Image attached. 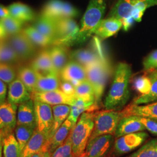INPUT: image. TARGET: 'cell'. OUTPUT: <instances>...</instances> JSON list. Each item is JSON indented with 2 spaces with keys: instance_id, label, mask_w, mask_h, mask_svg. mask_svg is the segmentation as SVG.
Instances as JSON below:
<instances>
[{
  "instance_id": "obj_2",
  "label": "cell",
  "mask_w": 157,
  "mask_h": 157,
  "mask_svg": "<svg viewBox=\"0 0 157 157\" xmlns=\"http://www.w3.org/2000/svg\"><path fill=\"white\" fill-rule=\"evenodd\" d=\"M106 10L105 0H90L81 21L78 33L72 42L82 43L93 34L95 29L103 19Z\"/></svg>"
},
{
  "instance_id": "obj_30",
  "label": "cell",
  "mask_w": 157,
  "mask_h": 157,
  "mask_svg": "<svg viewBox=\"0 0 157 157\" xmlns=\"http://www.w3.org/2000/svg\"><path fill=\"white\" fill-rule=\"evenodd\" d=\"M71 106L66 104L52 105V113L54 117V124L51 133L50 139L55 134L56 130L67 119L71 112Z\"/></svg>"
},
{
  "instance_id": "obj_25",
  "label": "cell",
  "mask_w": 157,
  "mask_h": 157,
  "mask_svg": "<svg viewBox=\"0 0 157 157\" xmlns=\"http://www.w3.org/2000/svg\"><path fill=\"white\" fill-rule=\"evenodd\" d=\"M10 15L23 23L34 21L35 13L33 10L26 4L21 2H15L8 6Z\"/></svg>"
},
{
  "instance_id": "obj_15",
  "label": "cell",
  "mask_w": 157,
  "mask_h": 157,
  "mask_svg": "<svg viewBox=\"0 0 157 157\" xmlns=\"http://www.w3.org/2000/svg\"><path fill=\"white\" fill-rule=\"evenodd\" d=\"M32 99V93L22 82L17 78L8 84L6 101L19 105L21 104Z\"/></svg>"
},
{
  "instance_id": "obj_32",
  "label": "cell",
  "mask_w": 157,
  "mask_h": 157,
  "mask_svg": "<svg viewBox=\"0 0 157 157\" xmlns=\"http://www.w3.org/2000/svg\"><path fill=\"white\" fill-rule=\"evenodd\" d=\"M65 2L62 0H49L45 4L41 15L56 20L62 18Z\"/></svg>"
},
{
  "instance_id": "obj_1",
  "label": "cell",
  "mask_w": 157,
  "mask_h": 157,
  "mask_svg": "<svg viewBox=\"0 0 157 157\" xmlns=\"http://www.w3.org/2000/svg\"><path fill=\"white\" fill-rule=\"evenodd\" d=\"M132 76V69L129 64L119 63L116 68L111 87L104 101L106 110L117 111L124 107L130 96L129 81Z\"/></svg>"
},
{
  "instance_id": "obj_44",
  "label": "cell",
  "mask_w": 157,
  "mask_h": 157,
  "mask_svg": "<svg viewBox=\"0 0 157 157\" xmlns=\"http://www.w3.org/2000/svg\"><path fill=\"white\" fill-rule=\"evenodd\" d=\"M138 117V119L143 125L144 126L146 130H148L154 136H157V121L151 118Z\"/></svg>"
},
{
  "instance_id": "obj_40",
  "label": "cell",
  "mask_w": 157,
  "mask_h": 157,
  "mask_svg": "<svg viewBox=\"0 0 157 157\" xmlns=\"http://www.w3.org/2000/svg\"><path fill=\"white\" fill-rule=\"evenodd\" d=\"M0 22L3 25L8 36L17 33L22 31L23 23L11 15L0 19Z\"/></svg>"
},
{
  "instance_id": "obj_18",
  "label": "cell",
  "mask_w": 157,
  "mask_h": 157,
  "mask_svg": "<svg viewBox=\"0 0 157 157\" xmlns=\"http://www.w3.org/2000/svg\"><path fill=\"white\" fill-rule=\"evenodd\" d=\"M17 125H25L36 129L34 105L32 98L18 105Z\"/></svg>"
},
{
  "instance_id": "obj_10",
  "label": "cell",
  "mask_w": 157,
  "mask_h": 157,
  "mask_svg": "<svg viewBox=\"0 0 157 157\" xmlns=\"http://www.w3.org/2000/svg\"><path fill=\"white\" fill-rule=\"evenodd\" d=\"M56 37L55 43H67L73 41L78 33L79 27L72 18L56 20Z\"/></svg>"
},
{
  "instance_id": "obj_26",
  "label": "cell",
  "mask_w": 157,
  "mask_h": 157,
  "mask_svg": "<svg viewBox=\"0 0 157 157\" xmlns=\"http://www.w3.org/2000/svg\"><path fill=\"white\" fill-rule=\"evenodd\" d=\"M98 108V105L94 102H86L76 98L74 104L71 106V112L67 118L74 126L77 123L79 117L85 112H90Z\"/></svg>"
},
{
  "instance_id": "obj_5",
  "label": "cell",
  "mask_w": 157,
  "mask_h": 157,
  "mask_svg": "<svg viewBox=\"0 0 157 157\" xmlns=\"http://www.w3.org/2000/svg\"><path fill=\"white\" fill-rule=\"evenodd\" d=\"M124 117L123 111L114 110H105L94 114V129L89 142L100 136L115 134L118 124Z\"/></svg>"
},
{
  "instance_id": "obj_14",
  "label": "cell",
  "mask_w": 157,
  "mask_h": 157,
  "mask_svg": "<svg viewBox=\"0 0 157 157\" xmlns=\"http://www.w3.org/2000/svg\"><path fill=\"white\" fill-rule=\"evenodd\" d=\"M62 80L70 82L75 87L87 80L86 69L75 61L70 60L59 74Z\"/></svg>"
},
{
  "instance_id": "obj_49",
  "label": "cell",
  "mask_w": 157,
  "mask_h": 157,
  "mask_svg": "<svg viewBox=\"0 0 157 157\" xmlns=\"http://www.w3.org/2000/svg\"><path fill=\"white\" fill-rule=\"evenodd\" d=\"M30 157H51V154L48 151L42 150L34 154Z\"/></svg>"
},
{
  "instance_id": "obj_6",
  "label": "cell",
  "mask_w": 157,
  "mask_h": 157,
  "mask_svg": "<svg viewBox=\"0 0 157 157\" xmlns=\"http://www.w3.org/2000/svg\"><path fill=\"white\" fill-rule=\"evenodd\" d=\"M5 40L12 48L21 61H28L34 56L36 46L23 30L17 33L8 36Z\"/></svg>"
},
{
  "instance_id": "obj_21",
  "label": "cell",
  "mask_w": 157,
  "mask_h": 157,
  "mask_svg": "<svg viewBox=\"0 0 157 157\" xmlns=\"http://www.w3.org/2000/svg\"><path fill=\"white\" fill-rule=\"evenodd\" d=\"M30 67L37 73L40 75H46L54 72L56 73L51 58L49 50L41 51L34 58Z\"/></svg>"
},
{
  "instance_id": "obj_12",
  "label": "cell",
  "mask_w": 157,
  "mask_h": 157,
  "mask_svg": "<svg viewBox=\"0 0 157 157\" xmlns=\"http://www.w3.org/2000/svg\"><path fill=\"white\" fill-rule=\"evenodd\" d=\"M114 142L112 135H105L95 137L89 141L86 147L87 157H106Z\"/></svg>"
},
{
  "instance_id": "obj_7",
  "label": "cell",
  "mask_w": 157,
  "mask_h": 157,
  "mask_svg": "<svg viewBox=\"0 0 157 157\" xmlns=\"http://www.w3.org/2000/svg\"><path fill=\"white\" fill-rule=\"evenodd\" d=\"M33 101L36 129L45 135L50 141L54 124L52 106L41 101Z\"/></svg>"
},
{
  "instance_id": "obj_46",
  "label": "cell",
  "mask_w": 157,
  "mask_h": 157,
  "mask_svg": "<svg viewBox=\"0 0 157 157\" xmlns=\"http://www.w3.org/2000/svg\"><path fill=\"white\" fill-rule=\"evenodd\" d=\"M59 89L67 95H75V87L67 81L62 80L61 82Z\"/></svg>"
},
{
  "instance_id": "obj_45",
  "label": "cell",
  "mask_w": 157,
  "mask_h": 157,
  "mask_svg": "<svg viewBox=\"0 0 157 157\" xmlns=\"http://www.w3.org/2000/svg\"><path fill=\"white\" fill-rule=\"evenodd\" d=\"M144 71H150L157 68V50L154 51L147 56L143 62Z\"/></svg>"
},
{
  "instance_id": "obj_39",
  "label": "cell",
  "mask_w": 157,
  "mask_h": 157,
  "mask_svg": "<svg viewBox=\"0 0 157 157\" xmlns=\"http://www.w3.org/2000/svg\"><path fill=\"white\" fill-rule=\"evenodd\" d=\"M151 79V88L150 91L145 94H141L133 100V105H144L157 101V78Z\"/></svg>"
},
{
  "instance_id": "obj_22",
  "label": "cell",
  "mask_w": 157,
  "mask_h": 157,
  "mask_svg": "<svg viewBox=\"0 0 157 157\" xmlns=\"http://www.w3.org/2000/svg\"><path fill=\"white\" fill-rule=\"evenodd\" d=\"M69 58L71 60L78 62L84 67L100 62L104 59L99 53L88 49L73 51L71 53Z\"/></svg>"
},
{
  "instance_id": "obj_43",
  "label": "cell",
  "mask_w": 157,
  "mask_h": 157,
  "mask_svg": "<svg viewBox=\"0 0 157 157\" xmlns=\"http://www.w3.org/2000/svg\"><path fill=\"white\" fill-rule=\"evenodd\" d=\"M151 79L150 77L141 76L135 79L134 87L135 89L141 94L148 93L151 88Z\"/></svg>"
},
{
  "instance_id": "obj_34",
  "label": "cell",
  "mask_w": 157,
  "mask_h": 157,
  "mask_svg": "<svg viewBox=\"0 0 157 157\" xmlns=\"http://www.w3.org/2000/svg\"><path fill=\"white\" fill-rule=\"evenodd\" d=\"M21 61L11 47L3 40L0 43V62L13 65Z\"/></svg>"
},
{
  "instance_id": "obj_23",
  "label": "cell",
  "mask_w": 157,
  "mask_h": 157,
  "mask_svg": "<svg viewBox=\"0 0 157 157\" xmlns=\"http://www.w3.org/2000/svg\"><path fill=\"white\" fill-rule=\"evenodd\" d=\"M123 112L124 117L129 115L151 118L157 121V101L144 105H130Z\"/></svg>"
},
{
  "instance_id": "obj_33",
  "label": "cell",
  "mask_w": 157,
  "mask_h": 157,
  "mask_svg": "<svg viewBox=\"0 0 157 157\" xmlns=\"http://www.w3.org/2000/svg\"><path fill=\"white\" fill-rule=\"evenodd\" d=\"M23 32L36 46L45 47L54 43V41L53 40L40 33L33 26L26 28L23 30Z\"/></svg>"
},
{
  "instance_id": "obj_4",
  "label": "cell",
  "mask_w": 157,
  "mask_h": 157,
  "mask_svg": "<svg viewBox=\"0 0 157 157\" xmlns=\"http://www.w3.org/2000/svg\"><path fill=\"white\" fill-rule=\"evenodd\" d=\"M109 63L105 58L100 62L84 67L87 80L90 82L94 91L97 105L100 103L104 92L109 74Z\"/></svg>"
},
{
  "instance_id": "obj_55",
  "label": "cell",
  "mask_w": 157,
  "mask_h": 157,
  "mask_svg": "<svg viewBox=\"0 0 157 157\" xmlns=\"http://www.w3.org/2000/svg\"><path fill=\"white\" fill-rule=\"evenodd\" d=\"M155 72H157V68L155 69Z\"/></svg>"
},
{
  "instance_id": "obj_19",
  "label": "cell",
  "mask_w": 157,
  "mask_h": 157,
  "mask_svg": "<svg viewBox=\"0 0 157 157\" xmlns=\"http://www.w3.org/2000/svg\"><path fill=\"white\" fill-rule=\"evenodd\" d=\"M122 28H123V23L120 20L108 17L101 21L93 34L101 39L105 40L117 33Z\"/></svg>"
},
{
  "instance_id": "obj_47",
  "label": "cell",
  "mask_w": 157,
  "mask_h": 157,
  "mask_svg": "<svg viewBox=\"0 0 157 157\" xmlns=\"http://www.w3.org/2000/svg\"><path fill=\"white\" fill-rule=\"evenodd\" d=\"M8 84L0 79V104L6 101L8 93Z\"/></svg>"
},
{
  "instance_id": "obj_41",
  "label": "cell",
  "mask_w": 157,
  "mask_h": 157,
  "mask_svg": "<svg viewBox=\"0 0 157 157\" xmlns=\"http://www.w3.org/2000/svg\"><path fill=\"white\" fill-rule=\"evenodd\" d=\"M17 77V71L12 65L0 62V79L1 80L8 85Z\"/></svg>"
},
{
  "instance_id": "obj_16",
  "label": "cell",
  "mask_w": 157,
  "mask_h": 157,
  "mask_svg": "<svg viewBox=\"0 0 157 157\" xmlns=\"http://www.w3.org/2000/svg\"><path fill=\"white\" fill-rule=\"evenodd\" d=\"M49 140L45 135L36 129L33 135L21 152V157H30L42 151H48Z\"/></svg>"
},
{
  "instance_id": "obj_38",
  "label": "cell",
  "mask_w": 157,
  "mask_h": 157,
  "mask_svg": "<svg viewBox=\"0 0 157 157\" xmlns=\"http://www.w3.org/2000/svg\"><path fill=\"white\" fill-rule=\"evenodd\" d=\"M126 157H157V139H154Z\"/></svg>"
},
{
  "instance_id": "obj_3",
  "label": "cell",
  "mask_w": 157,
  "mask_h": 157,
  "mask_svg": "<svg viewBox=\"0 0 157 157\" xmlns=\"http://www.w3.org/2000/svg\"><path fill=\"white\" fill-rule=\"evenodd\" d=\"M94 115L89 112H83L69 135L74 157H80L86 149L94 129Z\"/></svg>"
},
{
  "instance_id": "obj_36",
  "label": "cell",
  "mask_w": 157,
  "mask_h": 157,
  "mask_svg": "<svg viewBox=\"0 0 157 157\" xmlns=\"http://www.w3.org/2000/svg\"><path fill=\"white\" fill-rule=\"evenodd\" d=\"M75 96L76 98L86 102H95L94 91L92 86L87 80L82 82L75 87Z\"/></svg>"
},
{
  "instance_id": "obj_31",
  "label": "cell",
  "mask_w": 157,
  "mask_h": 157,
  "mask_svg": "<svg viewBox=\"0 0 157 157\" xmlns=\"http://www.w3.org/2000/svg\"><path fill=\"white\" fill-rule=\"evenodd\" d=\"M37 77V73L30 66L22 67L17 72V78L22 82L32 94L34 91Z\"/></svg>"
},
{
  "instance_id": "obj_8",
  "label": "cell",
  "mask_w": 157,
  "mask_h": 157,
  "mask_svg": "<svg viewBox=\"0 0 157 157\" xmlns=\"http://www.w3.org/2000/svg\"><path fill=\"white\" fill-rule=\"evenodd\" d=\"M148 137L149 135L147 132L142 131L118 137L114 142L115 154L122 156L134 151L141 146Z\"/></svg>"
},
{
  "instance_id": "obj_52",
  "label": "cell",
  "mask_w": 157,
  "mask_h": 157,
  "mask_svg": "<svg viewBox=\"0 0 157 157\" xmlns=\"http://www.w3.org/2000/svg\"><path fill=\"white\" fill-rule=\"evenodd\" d=\"M149 77H150V78H157V72H155V71L152 72L150 74V75L149 76Z\"/></svg>"
},
{
  "instance_id": "obj_27",
  "label": "cell",
  "mask_w": 157,
  "mask_h": 157,
  "mask_svg": "<svg viewBox=\"0 0 157 157\" xmlns=\"http://www.w3.org/2000/svg\"><path fill=\"white\" fill-rule=\"evenodd\" d=\"M34 28L39 30L45 36L56 41V20L48 17L40 16L32 25Z\"/></svg>"
},
{
  "instance_id": "obj_13",
  "label": "cell",
  "mask_w": 157,
  "mask_h": 157,
  "mask_svg": "<svg viewBox=\"0 0 157 157\" xmlns=\"http://www.w3.org/2000/svg\"><path fill=\"white\" fill-rule=\"evenodd\" d=\"M134 0H118L109 13L108 17H115L123 23L124 30H127L134 21L132 17Z\"/></svg>"
},
{
  "instance_id": "obj_54",
  "label": "cell",
  "mask_w": 157,
  "mask_h": 157,
  "mask_svg": "<svg viewBox=\"0 0 157 157\" xmlns=\"http://www.w3.org/2000/svg\"><path fill=\"white\" fill-rule=\"evenodd\" d=\"M2 40H3L0 39V43H1V41H2Z\"/></svg>"
},
{
  "instance_id": "obj_24",
  "label": "cell",
  "mask_w": 157,
  "mask_h": 157,
  "mask_svg": "<svg viewBox=\"0 0 157 157\" xmlns=\"http://www.w3.org/2000/svg\"><path fill=\"white\" fill-rule=\"evenodd\" d=\"M73 128V124L67 119L56 130L49 141L48 151L51 154L65 141Z\"/></svg>"
},
{
  "instance_id": "obj_51",
  "label": "cell",
  "mask_w": 157,
  "mask_h": 157,
  "mask_svg": "<svg viewBox=\"0 0 157 157\" xmlns=\"http://www.w3.org/2000/svg\"><path fill=\"white\" fill-rule=\"evenodd\" d=\"M4 137V133L1 130H0V157H2V155Z\"/></svg>"
},
{
  "instance_id": "obj_11",
  "label": "cell",
  "mask_w": 157,
  "mask_h": 157,
  "mask_svg": "<svg viewBox=\"0 0 157 157\" xmlns=\"http://www.w3.org/2000/svg\"><path fill=\"white\" fill-rule=\"evenodd\" d=\"M17 108L7 101L0 104V130L4 135L13 132L17 126Z\"/></svg>"
},
{
  "instance_id": "obj_48",
  "label": "cell",
  "mask_w": 157,
  "mask_h": 157,
  "mask_svg": "<svg viewBox=\"0 0 157 157\" xmlns=\"http://www.w3.org/2000/svg\"><path fill=\"white\" fill-rule=\"evenodd\" d=\"M10 16L8 7L0 4V19H3Z\"/></svg>"
},
{
  "instance_id": "obj_50",
  "label": "cell",
  "mask_w": 157,
  "mask_h": 157,
  "mask_svg": "<svg viewBox=\"0 0 157 157\" xmlns=\"http://www.w3.org/2000/svg\"><path fill=\"white\" fill-rule=\"evenodd\" d=\"M8 34L2 23L0 22V39L5 40L8 37Z\"/></svg>"
},
{
  "instance_id": "obj_9",
  "label": "cell",
  "mask_w": 157,
  "mask_h": 157,
  "mask_svg": "<svg viewBox=\"0 0 157 157\" xmlns=\"http://www.w3.org/2000/svg\"><path fill=\"white\" fill-rule=\"evenodd\" d=\"M32 98L33 100L48 104L51 106L60 104L72 106L76 99V97L75 95H67L59 89L43 93L34 92L32 94Z\"/></svg>"
},
{
  "instance_id": "obj_17",
  "label": "cell",
  "mask_w": 157,
  "mask_h": 157,
  "mask_svg": "<svg viewBox=\"0 0 157 157\" xmlns=\"http://www.w3.org/2000/svg\"><path fill=\"white\" fill-rule=\"evenodd\" d=\"M145 130L144 126L139 121L137 116H125L120 121L114 135L117 139L124 135L142 132Z\"/></svg>"
},
{
  "instance_id": "obj_37",
  "label": "cell",
  "mask_w": 157,
  "mask_h": 157,
  "mask_svg": "<svg viewBox=\"0 0 157 157\" xmlns=\"http://www.w3.org/2000/svg\"><path fill=\"white\" fill-rule=\"evenodd\" d=\"M154 6H157V0H134L132 18L134 21L140 22L146 10Z\"/></svg>"
},
{
  "instance_id": "obj_28",
  "label": "cell",
  "mask_w": 157,
  "mask_h": 157,
  "mask_svg": "<svg viewBox=\"0 0 157 157\" xmlns=\"http://www.w3.org/2000/svg\"><path fill=\"white\" fill-rule=\"evenodd\" d=\"M50 54L54 67L56 73L59 75L69 61L67 51L61 46L56 45L49 50Z\"/></svg>"
},
{
  "instance_id": "obj_29",
  "label": "cell",
  "mask_w": 157,
  "mask_h": 157,
  "mask_svg": "<svg viewBox=\"0 0 157 157\" xmlns=\"http://www.w3.org/2000/svg\"><path fill=\"white\" fill-rule=\"evenodd\" d=\"M21 152L15 133L13 132L4 135L2 149L4 157H21Z\"/></svg>"
},
{
  "instance_id": "obj_20",
  "label": "cell",
  "mask_w": 157,
  "mask_h": 157,
  "mask_svg": "<svg viewBox=\"0 0 157 157\" xmlns=\"http://www.w3.org/2000/svg\"><path fill=\"white\" fill-rule=\"evenodd\" d=\"M37 80L33 93H43L59 89L61 81L59 74L56 72L46 75L37 73Z\"/></svg>"
},
{
  "instance_id": "obj_53",
  "label": "cell",
  "mask_w": 157,
  "mask_h": 157,
  "mask_svg": "<svg viewBox=\"0 0 157 157\" xmlns=\"http://www.w3.org/2000/svg\"><path fill=\"white\" fill-rule=\"evenodd\" d=\"M87 157V153L86 152H84L82 155H81L80 157Z\"/></svg>"
},
{
  "instance_id": "obj_42",
  "label": "cell",
  "mask_w": 157,
  "mask_h": 157,
  "mask_svg": "<svg viewBox=\"0 0 157 157\" xmlns=\"http://www.w3.org/2000/svg\"><path fill=\"white\" fill-rule=\"evenodd\" d=\"M51 157H74L69 135L62 145L58 147L51 154Z\"/></svg>"
},
{
  "instance_id": "obj_35",
  "label": "cell",
  "mask_w": 157,
  "mask_h": 157,
  "mask_svg": "<svg viewBox=\"0 0 157 157\" xmlns=\"http://www.w3.org/2000/svg\"><path fill=\"white\" fill-rule=\"evenodd\" d=\"M36 129L25 125H17L15 129V136L22 151Z\"/></svg>"
}]
</instances>
